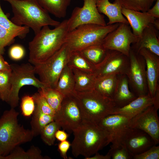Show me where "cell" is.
Returning <instances> with one entry per match:
<instances>
[{
    "label": "cell",
    "instance_id": "18",
    "mask_svg": "<svg viewBox=\"0 0 159 159\" xmlns=\"http://www.w3.org/2000/svg\"><path fill=\"white\" fill-rule=\"evenodd\" d=\"M158 30L150 24L143 30L137 41L132 44L131 48L138 53L142 48H146L159 56Z\"/></svg>",
    "mask_w": 159,
    "mask_h": 159
},
{
    "label": "cell",
    "instance_id": "9",
    "mask_svg": "<svg viewBox=\"0 0 159 159\" xmlns=\"http://www.w3.org/2000/svg\"><path fill=\"white\" fill-rule=\"evenodd\" d=\"M129 57L130 66L126 75L129 84L137 97L146 95L148 93V89L145 60L131 48Z\"/></svg>",
    "mask_w": 159,
    "mask_h": 159
},
{
    "label": "cell",
    "instance_id": "49",
    "mask_svg": "<svg viewBox=\"0 0 159 159\" xmlns=\"http://www.w3.org/2000/svg\"><path fill=\"white\" fill-rule=\"evenodd\" d=\"M0 100H1V98H0Z\"/></svg>",
    "mask_w": 159,
    "mask_h": 159
},
{
    "label": "cell",
    "instance_id": "7",
    "mask_svg": "<svg viewBox=\"0 0 159 159\" xmlns=\"http://www.w3.org/2000/svg\"><path fill=\"white\" fill-rule=\"evenodd\" d=\"M65 43L55 53L40 64L34 65L35 74L46 87L55 89L59 76L67 65L71 52Z\"/></svg>",
    "mask_w": 159,
    "mask_h": 159
},
{
    "label": "cell",
    "instance_id": "46",
    "mask_svg": "<svg viewBox=\"0 0 159 159\" xmlns=\"http://www.w3.org/2000/svg\"><path fill=\"white\" fill-rule=\"evenodd\" d=\"M94 155L87 158L86 159H110L111 158L110 156L107 153L106 155H103L100 154L98 152Z\"/></svg>",
    "mask_w": 159,
    "mask_h": 159
},
{
    "label": "cell",
    "instance_id": "34",
    "mask_svg": "<svg viewBox=\"0 0 159 159\" xmlns=\"http://www.w3.org/2000/svg\"><path fill=\"white\" fill-rule=\"evenodd\" d=\"M11 70L0 71V97L3 101L8 102L11 92Z\"/></svg>",
    "mask_w": 159,
    "mask_h": 159
},
{
    "label": "cell",
    "instance_id": "1",
    "mask_svg": "<svg viewBox=\"0 0 159 159\" xmlns=\"http://www.w3.org/2000/svg\"><path fill=\"white\" fill-rule=\"evenodd\" d=\"M68 32L67 19L53 29L43 26L29 43V62L34 66L52 56L66 43Z\"/></svg>",
    "mask_w": 159,
    "mask_h": 159
},
{
    "label": "cell",
    "instance_id": "14",
    "mask_svg": "<svg viewBox=\"0 0 159 159\" xmlns=\"http://www.w3.org/2000/svg\"><path fill=\"white\" fill-rule=\"evenodd\" d=\"M130 119L120 115L111 114L104 117L98 123V125L109 134L112 143L110 148L119 147L124 144Z\"/></svg>",
    "mask_w": 159,
    "mask_h": 159
},
{
    "label": "cell",
    "instance_id": "28",
    "mask_svg": "<svg viewBox=\"0 0 159 159\" xmlns=\"http://www.w3.org/2000/svg\"><path fill=\"white\" fill-rule=\"evenodd\" d=\"M54 121V117L44 113L35 106L30 122L31 130L34 137L39 135L46 125Z\"/></svg>",
    "mask_w": 159,
    "mask_h": 159
},
{
    "label": "cell",
    "instance_id": "39",
    "mask_svg": "<svg viewBox=\"0 0 159 159\" xmlns=\"http://www.w3.org/2000/svg\"><path fill=\"white\" fill-rule=\"evenodd\" d=\"M15 36L5 28L0 26V53H3L4 47L10 44Z\"/></svg>",
    "mask_w": 159,
    "mask_h": 159
},
{
    "label": "cell",
    "instance_id": "6",
    "mask_svg": "<svg viewBox=\"0 0 159 159\" xmlns=\"http://www.w3.org/2000/svg\"><path fill=\"white\" fill-rule=\"evenodd\" d=\"M120 23L102 26L94 24L80 25L69 32L66 43L71 51H80L88 47L102 44L106 35Z\"/></svg>",
    "mask_w": 159,
    "mask_h": 159
},
{
    "label": "cell",
    "instance_id": "25",
    "mask_svg": "<svg viewBox=\"0 0 159 159\" xmlns=\"http://www.w3.org/2000/svg\"><path fill=\"white\" fill-rule=\"evenodd\" d=\"M74 85V80L72 69L67 65L59 76L55 89L64 97L73 94Z\"/></svg>",
    "mask_w": 159,
    "mask_h": 159
},
{
    "label": "cell",
    "instance_id": "11",
    "mask_svg": "<svg viewBox=\"0 0 159 159\" xmlns=\"http://www.w3.org/2000/svg\"><path fill=\"white\" fill-rule=\"evenodd\" d=\"M82 7H76L70 18L67 19L69 32L83 24H94L107 25L104 16L100 13L97 8V0H83Z\"/></svg>",
    "mask_w": 159,
    "mask_h": 159
},
{
    "label": "cell",
    "instance_id": "21",
    "mask_svg": "<svg viewBox=\"0 0 159 159\" xmlns=\"http://www.w3.org/2000/svg\"><path fill=\"white\" fill-rule=\"evenodd\" d=\"M154 98L148 94L137 97L126 105L116 108L112 114H119L131 119L153 105Z\"/></svg>",
    "mask_w": 159,
    "mask_h": 159
},
{
    "label": "cell",
    "instance_id": "23",
    "mask_svg": "<svg viewBox=\"0 0 159 159\" xmlns=\"http://www.w3.org/2000/svg\"><path fill=\"white\" fill-rule=\"evenodd\" d=\"M74 80V91L84 92L94 89L97 79L94 73H89L71 68Z\"/></svg>",
    "mask_w": 159,
    "mask_h": 159
},
{
    "label": "cell",
    "instance_id": "32",
    "mask_svg": "<svg viewBox=\"0 0 159 159\" xmlns=\"http://www.w3.org/2000/svg\"><path fill=\"white\" fill-rule=\"evenodd\" d=\"M0 26L6 29L16 37L24 38L29 32V28L25 26H18L9 20L3 11L0 4Z\"/></svg>",
    "mask_w": 159,
    "mask_h": 159
},
{
    "label": "cell",
    "instance_id": "45",
    "mask_svg": "<svg viewBox=\"0 0 159 159\" xmlns=\"http://www.w3.org/2000/svg\"><path fill=\"white\" fill-rule=\"evenodd\" d=\"M0 53V71L11 70V65L4 59Z\"/></svg>",
    "mask_w": 159,
    "mask_h": 159
},
{
    "label": "cell",
    "instance_id": "31",
    "mask_svg": "<svg viewBox=\"0 0 159 159\" xmlns=\"http://www.w3.org/2000/svg\"><path fill=\"white\" fill-rule=\"evenodd\" d=\"M38 92L44 97L55 111L60 109L64 96L55 89L45 86L38 89Z\"/></svg>",
    "mask_w": 159,
    "mask_h": 159
},
{
    "label": "cell",
    "instance_id": "15",
    "mask_svg": "<svg viewBox=\"0 0 159 159\" xmlns=\"http://www.w3.org/2000/svg\"><path fill=\"white\" fill-rule=\"evenodd\" d=\"M151 105L130 120L128 126L145 132L152 138L155 144L159 143V120L158 110Z\"/></svg>",
    "mask_w": 159,
    "mask_h": 159
},
{
    "label": "cell",
    "instance_id": "47",
    "mask_svg": "<svg viewBox=\"0 0 159 159\" xmlns=\"http://www.w3.org/2000/svg\"><path fill=\"white\" fill-rule=\"evenodd\" d=\"M154 98L153 106L157 109L159 108V86L158 85L155 91Z\"/></svg>",
    "mask_w": 159,
    "mask_h": 159
},
{
    "label": "cell",
    "instance_id": "43",
    "mask_svg": "<svg viewBox=\"0 0 159 159\" xmlns=\"http://www.w3.org/2000/svg\"><path fill=\"white\" fill-rule=\"evenodd\" d=\"M153 6L147 12L149 15L156 19L159 18V0H156Z\"/></svg>",
    "mask_w": 159,
    "mask_h": 159
},
{
    "label": "cell",
    "instance_id": "20",
    "mask_svg": "<svg viewBox=\"0 0 159 159\" xmlns=\"http://www.w3.org/2000/svg\"><path fill=\"white\" fill-rule=\"evenodd\" d=\"M96 5L99 12L108 17L109 21L107 25L117 23L129 25L122 13V7L118 0H115L113 3L110 2L109 0H97Z\"/></svg>",
    "mask_w": 159,
    "mask_h": 159
},
{
    "label": "cell",
    "instance_id": "35",
    "mask_svg": "<svg viewBox=\"0 0 159 159\" xmlns=\"http://www.w3.org/2000/svg\"><path fill=\"white\" fill-rule=\"evenodd\" d=\"M60 128L54 121L47 124L42 129L40 134L42 140L48 145H53L56 139V132Z\"/></svg>",
    "mask_w": 159,
    "mask_h": 159
},
{
    "label": "cell",
    "instance_id": "19",
    "mask_svg": "<svg viewBox=\"0 0 159 159\" xmlns=\"http://www.w3.org/2000/svg\"><path fill=\"white\" fill-rule=\"evenodd\" d=\"M122 13L129 22L132 32L139 37L143 30L150 24H154L157 19L148 15L146 12L134 11L122 8Z\"/></svg>",
    "mask_w": 159,
    "mask_h": 159
},
{
    "label": "cell",
    "instance_id": "41",
    "mask_svg": "<svg viewBox=\"0 0 159 159\" xmlns=\"http://www.w3.org/2000/svg\"><path fill=\"white\" fill-rule=\"evenodd\" d=\"M25 51L24 48L21 45H15L11 47L9 51L10 58L14 60L18 61L24 57Z\"/></svg>",
    "mask_w": 159,
    "mask_h": 159
},
{
    "label": "cell",
    "instance_id": "30",
    "mask_svg": "<svg viewBox=\"0 0 159 159\" xmlns=\"http://www.w3.org/2000/svg\"><path fill=\"white\" fill-rule=\"evenodd\" d=\"M107 51L100 44L88 47L79 52L89 62L95 66L102 62Z\"/></svg>",
    "mask_w": 159,
    "mask_h": 159
},
{
    "label": "cell",
    "instance_id": "42",
    "mask_svg": "<svg viewBox=\"0 0 159 159\" xmlns=\"http://www.w3.org/2000/svg\"><path fill=\"white\" fill-rule=\"evenodd\" d=\"M71 143L67 140L60 142L58 145V151L61 156L64 159H67L68 157L67 153L70 147Z\"/></svg>",
    "mask_w": 159,
    "mask_h": 159
},
{
    "label": "cell",
    "instance_id": "40",
    "mask_svg": "<svg viewBox=\"0 0 159 159\" xmlns=\"http://www.w3.org/2000/svg\"><path fill=\"white\" fill-rule=\"evenodd\" d=\"M154 145L143 153L134 155L133 159H159V146Z\"/></svg>",
    "mask_w": 159,
    "mask_h": 159
},
{
    "label": "cell",
    "instance_id": "12",
    "mask_svg": "<svg viewBox=\"0 0 159 159\" xmlns=\"http://www.w3.org/2000/svg\"><path fill=\"white\" fill-rule=\"evenodd\" d=\"M138 37L133 34L129 25L120 23L116 29L106 35L102 45L107 50L117 51L129 57L131 44Z\"/></svg>",
    "mask_w": 159,
    "mask_h": 159
},
{
    "label": "cell",
    "instance_id": "36",
    "mask_svg": "<svg viewBox=\"0 0 159 159\" xmlns=\"http://www.w3.org/2000/svg\"><path fill=\"white\" fill-rule=\"evenodd\" d=\"M21 109L22 115L29 117L32 115L35 108V104L33 96L26 95L21 99Z\"/></svg>",
    "mask_w": 159,
    "mask_h": 159
},
{
    "label": "cell",
    "instance_id": "33",
    "mask_svg": "<svg viewBox=\"0 0 159 159\" xmlns=\"http://www.w3.org/2000/svg\"><path fill=\"white\" fill-rule=\"evenodd\" d=\"M122 8L143 12H147L156 0H118Z\"/></svg>",
    "mask_w": 159,
    "mask_h": 159
},
{
    "label": "cell",
    "instance_id": "2",
    "mask_svg": "<svg viewBox=\"0 0 159 159\" xmlns=\"http://www.w3.org/2000/svg\"><path fill=\"white\" fill-rule=\"evenodd\" d=\"M72 132L74 138L71 147L75 157L82 155L86 159L110 143L108 133L98 124L83 121Z\"/></svg>",
    "mask_w": 159,
    "mask_h": 159
},
{
    "label": "cell",
    "instance_id": "29",
    "mask_svg": "<svg viewBox=\"0 0 159 159\" xmlns=\"http://www.w3.org/2000/svg\"><path fill=\"white\" fill-rule=\"evenodd\" d=\"M67 65L84 72L94 73L95 66L89 62L79 51H71Z\"/></svg>",
    "mask_w": 159,
    "mask_h": 159
},
{
    "label": "cell",
    "instance_id": "16",
    "mask_svg": "<svg viewBox=\"0 0 159 159\" xmlns=\"http://www.w3.org/2000/svg\"><path fill=\"white\" fill-rule=\"evenodd\" d=\"M124 144L133 156L143 153L155 145L152 138L147 133L139 129L129 127Z\"/></svg>",
    "mask_w": 159,
    "mask_h": 159
},
{
    "label": "cell",
    "instance_id": "27",
    "mask_svg": "<svg viewBox=\"0 0 159 159\" xmlns=\"http://www.w3.org/2000/svg\"><path fill=\"white\" fill-rule=\"evenodd\" d=\"M48 158L42 155L41 150L34 145L32 146L27 151H24L19 146L16 147L3 159H44Z\"/></svg>",
    "mask_w": 159,
    "mask_h": 159
},
{
    "label": "cell",
    "instance_id": "37",
    "mask_svg": "<svg viewBox=\"0 0 159 159\" xmlns=\"http://www.w3.org/2000/svg\"><path fill=\"white\" fill-rule=\"evenodd\" d=\"M35 106L37 107L44 113L54 116L55 112L46 100L40 93L38 92L33 95Z\"/></svg>",
    "mask_w": 159,
    "mask_h": 159
},
{
    "label": "cell",
    "instance_id": "38",
    "mask_svg": "<svg viewBox=\"0 0 159 159\" xmlns=\"http://www.w3.org/2000/svg\"><path fill=\"white\" fill-rule=\"evenodd\" d=\"M107 153L112 159H131L133 157L124 144L119 147L110 148Z\"/></svg>",
    "mask_w": 159,
    "mask_h": 159
},
{
    "label": "cell",
    "instance_id": "5",
    "mask_svg": "<svg viewBox=\"0 0 159 159\" xmlns=\"http://www.w3.org/2000/svg\"><path fill=\"white\" fill-rule=\"evenodd\" d=\"M73 95L80 108L83 121L98 124L104 117L112 114L116 108L112 99L94 89L81 92L74 91Z\"/></svg>",
    "mask_w": 159,
    "mask_h": 159
},
{
    "label": "cell",
    "instance_id": "8",
    "mask_svg": "<svg viewBox=\"0 0 159 159\" xmlns=\"http://www.w3.org/2000/svg\"><path fill=\"white\" fill-rule=\"evenodd\" d=\"M11 65V88L7 102L11 108H14L18 105L19 92L21 87L31 85L38 89L46 86L36 77L34 67L29 62Z\"/></svg>",
    "mask_w": 159,
    "mask_h": 159
},
{
    "label": "cell",
    "instance_id": "17",
    "mask_svg": "<svg viewBox=\"0 0 159 159\" xmlns=\"http://www.w3.org/2000/svg\"><path fill=\"white\" fill-rule=\"evenodd\" d=\"M139 53L145 60L148 94L154 98L159 76V56L146 48H142Z\"/></svg>",
    "mask_w": 159,
    "mask_h": 159
},
{
    "label": "cell",
    "instance_id": "4",
    "mask_svg": "<svg viewBox=\"0 0 159 159\" xmlns=\"http://www.w3.org/2000/svg\"><path fill=\"white\" fill-rule=\"evenodd\" d=\"M19 114L11 108L0 117V155L3 158L16 147L31 141L34 137L31 130L19 123Z\"/></svg>",
    "mask_w": 159,
    "mask_h": 159
},
{
    "label": "cell",
    "instance_id": "44",
    "mask_svg": "<svg viewBox=\"0 0 159 159\" xmlns=\"http://www.w3.org/2000/svg\"><path fill=\"white\" fill-rule=\"evenodd\" d=\"M69 136L68 134L63 130L58 129L56 132L55 134L56 139L60 142L67 140Z\"/></svg>",
    "mask_w": 159,
    "mask_h": 159
},
{
    "label": "cell",
    "instance_id": "48",
    "mask_svg": "<svg viewBox=\"0 0 159 159\" xmlns=\"http://www.w3.org/2000/svg\"><path fill=\"white\" fill-rule=\"evenodd\" d=\"M2 156L0 155V159H2Z\"/></svg>",
    "mask_w": 159,
    "mask_h": 159
},
{
    "label": "cell",
    "instance_id": "10",
    "mask_svg": "<svg viewBox=\"0 0 159 159\" xmlns=\"http://www.w3.org/2000/svg\"><path fill=\"white\" fill-rule=\"evenodd\" d=\"M54 121L63 130L72 132L83 121L80 110L73 94L65 96L59 110L55 113Z\"/></svg>",
    "mask_w": 159,
    "mask_h": 159
},
{
    "label": "cell",
    "instance_id": "26",
    "mask_svg": "<svg viewBox=\"0 0 159 159\" xmlns=\"http://www.w3.org/2000/svg\"><path fill=\"white\" fill-rule=\"evenodd\" d=\"M117 80V75L115 74L97 78L94 89L103 95L112 99Z\"/></svg>",
    "mask_w": 159,
    "mask_h": 159
},
{
    "label": "cell",
    "instance_id": "24",
    "mask_svg": "<svg viewBox=\"0 0 159 159\" xmlns=\"http://www.w3.org/2000/svg\"><path fill=\"white\" fill-rule=\"evenodd\" d=\"M39 5L49 13L55 17H65L71 0H36Z\"/></svg>",
    "mask_w": 159,
    "mask_h": 159
},
{
    "label": "cell",
    "instance_id": "22",
    "mask_svg": "<svg viewBox=\"0 0 159 159\" xmlns=\"http://www.w3.org/2000/svg\"><path fill=\"white\" fill-rule=\"evenodd\" d=\"M129 85L126 75H117L116 87L112 98L116 108L126 105L137 97L134 93L130 90Z\"/></svg>",
    "mask_w": 159,
    "mask_h": 159
},
{
    "label": "cell",
    "instance_id": "3",
    "mask_svg": "<svg viewBox=\"0 0 159 159\" xmlns=\"http://www.w3.org/2000/svg\"><path fill=\"white\" fill-rule=\"evenodd\" d=\"M10 5L13 16L11 21L20 26L32 29L35 34L44 26L55 27L60 22L52 19L36 0H3Z\"/></svg>",
    "mask_w": 159,
    "mask_h": 159
},
{
    "label": "cell",
    "instance_id": "13",
    "mask_svg": "<svg viewBox=\"0 0 159 159\" xmlns=\"http://www.w3.org/2000/svg\"><path fill=\"white\" fill-rule=\"evenodd\" d=\"M129 66V57L117 51L107 50L102 60L95 66L94 73L97 79L112 74L127 75Z\"/></svg>",
    "mask_w": 159,
    "mask_h": 159
}]
</instances>
